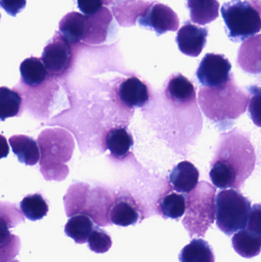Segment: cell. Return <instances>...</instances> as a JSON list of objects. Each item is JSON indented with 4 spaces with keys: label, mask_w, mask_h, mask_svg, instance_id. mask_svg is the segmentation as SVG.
Listing matches in <instances>:
<instances>
[{
    "label": "cell",
    "mask_w": 261,
    "mask_h": 262,
    "mask_svg": "<svg viewBox=\"0 0 261 262\" xmlns=\"http://www.w3.org/2000/svg\"><path fill=\"white\" fill-rule=\"evenodd\" d=\"M209 176L219 189H240L252 173L256 157L251 140L237 130L221 135Z\"/></svg>",
    "instance_id": "1"
},
{
    "label": "cell",
    "mask_w": 261,
    "mask_h": 262,
    "mask_svg": "<svg viewBox=\"0 0 261 262\" xmlns=\"http://www.w3.org/2000/svg\"><path fill=\"white\" fill-rule=\"evenodd\" d=\"M250 98L235 84L233 76L225 85L202 88L199 94L202 112L216 123L237 119L246 111Z\"/></svg>",
    "instance_id": "2"
},
{
    "label": "cell",
    "mask_w": 261,
    "mask_h": 262,
    "mask_svg": "<svg viewBox=\"0 0 261 262\" xmlns=\"http://www.w3.org/2000/svg\"><path fill=\"white\" fill-rule=\"evenodd\" d=\"M216 189L208 182L202 181L188 194L186 212L182 220L190 238L205 237L216 219Z\"/></svg>",
    "instance_id": "3"
},
{
    "label": "cell",
    "mask_w": 261,
    "mask_h": 262,
    "mask_svg": "<svg viewBox=\"0 0 261 262\" xmlns=\"http://www.w3.org/2000/svg\"><path fill=\"white\" fill-rule=\"evenodd\" d=\"M251 203L234 189H224L216 196V225L222 232L231 236L247 229Z\"/></svg>",
    "instance_id": "4"
},
{
    "label": "cell",
    "mask_w": 261,
    "mask_h": 262,
    "mask_svg": "<svg viewBox=\"0 0 261 262\" xmlns=\"http://www.w3.org/2000/svg\"><path fill=\"white\" fill-rule=\"evenodd\" d=\"M228 38L234 42L245 41L261 30V16L251 3L231 0L221 9Z\"/></svg>",
    "instance_id": "5"
},
{
    "label": "cell",
    "mask_w": 261,
    "mask_h": 262,
    "mask_svg": "<svg viewBox=\"0 0 261 262\" xmlns=\"http://www.w3.org/2000/svg\"><path fill=\"white\" fill-rule=\"evenodd\" d=\"M73 47L59 32H55L41 55V61L51 75L61 76L68 70L73 61Z\"/></svg>",
    "instance_id": "6"
},
{
    "label": "cell",
    "mask_w": 261,
    "mask_h": 262,
    "mask_svg": "<svg viewBox=\"0 0 261 262\" xmlns=\"http://www.w3.org/2000/svg\"><path fill=\"white\" fill-rule=\"evenodd\" d=\"M231 62L225 55L207 53L196 71L199 82L207 88L221 87L231 80Z\"/></svg>",
    "instance_id": "7"
},
{
    "label": "cell",
    "mask_w": 261,
    "mask_h": 262,
    "mask_svg": "<svg viewBox=\"0 0 261 262\" xmlns=\"http://www.w3.org/2000/svg\"><path fill=\"white\" fill-rule=\"evenodd\" d=\"M139 26L155 31L158 36L176 32L179 26L177 14L167 5L151 1L145 12L138 18Z\"/></svg>",
    "instance_id": "8"
},
{
    "label": "cell",
    "mask_w": 261,
    "mask_h": 262,
    "mask_svg": "<svg viewBox=\"0 0 261 262\" xmlns=\"http://www.w3.org/2000/svg\"><path fill=\"white\" fill-rule=\"evenodd\" d=\"M208 28H202L187 21L178 31L176 42L184 55L197 57L202 53L207 42Z\"/></svg>",
    "instance_id": "9"
},
{
    "label": "cell",
    "mask_w": 261,
    "mask_h": 262,
    "mask_svg": "<svg viewBox=\"0 0 261 262\" xmlns=\"http://www.w3.org/2000/svg\"><path fill=\"white\" fill-rule=\"evenodd\" d=\"M237 63L247 73L261 75V34L242 42L238 54Z\"/></svg>",
    "instance_id": "10"
},
{
    "label": "cell",
    "mask_w": 261,
    "mask_h": 262,
    "mask_svg": "<svg viewBox=\"0 0 261 262\" xmlns=\"http://www.w3.org/2000/svg\"><path fill=\"white\" fill-rule=\"evenodd\" d=\"M113 17L107 8L103 7L98 13L87 15L84 42L100 44L104 42L110 33Z\"/></svg>",
    "instance_id": "11"
},
{
    "label": "cell",
    "mask_w": 261,
    "mask_h": 262,
    "mask_svg": "<svg viewBox=\"0 0 261 262\" xmlns=\"http://www.w3.org/2000/svg\"><path fill=\"white\" fill-rule=\"evenodd\" d=\"M199 172L189 161H182L175 166L170 175V181L175 190L189 194L199 184Z\"/></svg>",
    "instance_id": "12"
},
{
    "label": "cell",
    "mask_w": 261,
    "mask_h": 262,
    "mask_svg": "<svg viewBox=\"0 0 261 262\" xmlns=\"http://www.w3.org/2000/svg\"><path fill=\"white\" fill-rule=\"evenodd\" d=\"M119 97L122 102L130 107H141L150 99L147 84L136 77L124 80L119 87Z\"/></svg>",
    "instance_id": "13"
},
{
    "label": "cell",
    "mask_w": 261,
    "mask_h": 262,
    "mask_svg": "<svg viewBox=\"0 0 261 262\" xmlns=\"http://www.w3.org/2000/svg\"><path fill=\"white\" fill-rule=\"evenodd\" d=\"M165 92L168 98L176 104H193L196 101V87L182 74H176L170 77Z\"/></svg>",
    "instance_id": "14"
},
{
    "label": "cell",
    "mask_w": 261,
    "mask_h": 262,
    "mask_svg": "<svg viewBox=\"0 0 261 262\" xmlns=\"http://www.w3.org/2000/svg\"><path fill=\"white\" fill-rule=\"evenodd\" d=\"M12 152L18 157V161L27 166H34L40 159L39 148L37 142L26 135H15L9 138Z\"/></svg>",
    "instance_id": "15"
},
{
    "label": "cell",
    "mask_w": 261,
    "mask_h": 262,
    "mask_svg": "<svg viewBox=\"0 0 261 262\" xmlns=\"http://www.w3.org/2000/svg\"><path fill=\"white\" fill-rule=\"evenodd\" d=\"M87 15L77 12H69L60 21V33L69 43L75 46L84 39Z\"/></svg>",
    "instance_id": "16"
},
{
    "label": "cell",
    "mask_w": 261,
    "mask_h": 262,
    "mask_svg": "<svg viewBox=\"0 0 261 262\" xmlns=\"http://www.w3.org/2000/svg\"><path fill=\"white\" fill-rule=\"evenodd\" d=\"M187 7L192 21L200 26L208 24L219 16L218 0H187Z\"/></svg>",
    "instance_id": "17"
},
{
    "label": "cell",
    "mask_w": 261,
    "mask_h": 262,
    "mask_svg": "<svg viewBox=\"0 0 261 262\" xmlns=\"http://www.w3.org/2000/svg\"><path fill=\"white\" fill-rule=\"evenodd\" d=\"M234 251L245 258L257 256L261 252V236L248 229L239 231L232 238Z\"/></svg>",
    "instance_id": "18"
},
{
    "label": "cell",
    "mask_w": 261,
    "mask_h": 262,
    "mask_svg": "<svg viewBox=\"0 0 261 262\" xmlns=\"http://www.w3.org/2000/svg\"><path fill=\"white\" fill-rule=\"evenodd\" d=\"M180 262H215L212 249L205 240L194 238L179 254Z\"/></svg>",
    "instance_id": "19"
},
{
    "label": "cell",
    "mask_w": 261,
    "mask_h": 262,
    "mask_svg": "<svg viewBox=\"0 0 261 262\" xmlns=\"http://www.w3.org/2000/svg\"><path fill=\"white\" fill-rule=\"evenodd\" d=\"M106 145L112 155L116 158H124L133 145V137L122 127L113 128L107 133Z\"/></svg>",
    "instance_id": "20"
},
{
    "label": "cell",
    "mask_w": 261,
    "mask_h": 262,
    "mask_svg": "<svg viewBox=\"0 0 261 262\" xmlns=\"http://www.w3.org/2000/svg\"><path fill=\"white\" fill-rule=\"evenodd\" d=\"M110 219L111 223L116 226L123 227L133 226L139 221V211L132 202L120 200L112 207Z\"/></svg>",
    "instance_id": "21"
},
{
    "label": "cell",
    "mask_w": 261,
    "mask_h": 262,
    "mask_svg": "<svg viewBox=\"0 0 261 262\" xmlns=\"http://www.w3.org/2000/svg\"><path fill=\"white\" fill-rule=\"evenodd\" d=\"M94 229L93 222L85 215L72 217L66 223L64 232L77 244H84Z\"/></svg>",
    "instance_id": "22"
},
{
    "label": "cell",
    "mask_w": 261,
    "mask_h": 262,
    "mask_svg": "<svg viewBox=\"0 0 261 262\" xmlns=\"http://www.w3.org/2000/svg\"><path fill=\"white\" fill-rule=\"evenodd\" d=\"M20 73L25 84L35 87L45 80L49 72L41 59L30 57L21 62Z\"/></svg>",
    "instance_id": "23"
},
{
    "label": "cell",
    "mask_w": 261,
    "mask_h": 262,
    "mask_svg": "<svg viewBox=\"0 0 261 262\" xmlns=\"http://www.w3.org/2000/svg\"><path fill=\"white\" fill-rule=\"evenodd\" d=\"M186 200L182 194L171 192L161 200L159 205V214L163 218L178 220L185 213Z\"/></svg>",
    "instance_id": "24"
},
{
    "label": "cell",
    "mask_w": 261,
    "mask_h": 262,
    "mask_svg": "<svg viewBox=\"0 0 261 262\" xmlns=\"http://www.w3.org/2000/svg\"><path fill=\"white\" fill-rule=\"evenodd\" d=\"M23 215L31 221L41 220L49 212V205L41 194H33L25 197L20 203Z\"/></svg>",
    "instance_id": "25"
},
{
    "label": "cell",
    "mask_w": 261,
    "mask_h": 262,
    "mask_svg": "<svg viewBox=\"0 0 261 262\" xmlns=\"http://www.w3.org/2000/svg\"><path fill=\"white\" fill-rule=\"evenodd\" d=\"M21 102L22 100L19 94L9 88L2 87L0 89V118L2 121L19 115Z\"/></svg>",
    "instance_id": "26"
},
{
    "label": "cell",
    "mask_w": 261,
    "mask_h": 262,
    "mask_svg": "<svg viewBox=\"0 0 261 262\" xmlns=\"http://www.w3.org/2000/svg\"><path fill=\"white\" fill-rule=\"evenodd\" d=\"M89 248L95 253L103 254L108 252L112 246L110 235L102 229L94 228L87 239Z\"/></svg>",
    "instance_id": "27"
},
{
    "label": "cell",
    "mask_w": 261,
    "mask_h": 262,
    "mask_svg": "<svg viewBox=\"0 0 261 262\" xmlns=\"http://www.w3.org/2000/svg\"><path fill=\"white\" fill-rule=\"evenodd\" d=\"M248 91L251 96L248 104L250 117L257 127H261V87L250 86Z\"/></svg>",
    "instance_id": "28"
},
{
    "label": "cell",
    "mask_w": 261,
    "mask_h": 262,
    "mask_svg": "<svg viewBox=\"0 0 261 262\" xmlns=\"http://www.w3.org/2000/svg\"><path fill=\"white\" fill-rule=\"evenodd\" d=\"M247 229L261 236V204H255L251 208Z\"/></svg>",
    "instance_id": "29"
},
{
    "label": "cell",
    "mask_w": 261,
    "mask_h": 262,
    "mask_svg": "<svg viewBox=\"0 0 261 262\" xmlns=\"http://www.w3.org/2000/svg\"><path fill=\"white\" fill-rule=\"evenodd\" d=\"M104 4V0H78V9L86 15L98 13Z\"/></svg>",
    "instance_id": "30"
},
{
    "label": "cell",
    "mask_w": 261,
    "mask_h": 262,
    "mask_svg": "<svg viewBox=\"0 0 261 262\" xmlns=\"http://www.w3.org/2000/svg\"><path fill=\"white\" fill-rule=\"evenodd\" d=\"M1 6L6 13L15 17L26 8V0H1Z\"/></svg>",
    "instance_id": "31"
},
{
    "label": "cell",
    "mask_w": 261,
    "mask_h": 262,
    "mask_svg": "<svg viewBox=\"0 0 261 262\" xmlns=\"http://www.w3.org/2000/svg\"><path fill=\"white\" fill-rule=\"evenodd\" d=\"M1 149H2V158L3 157H7L9 154V146L7 145V142H6V139L4 138L3 136L1 137Z\"/></svg>",
    "instance_id": "32"
},
{
    "label": "cell",
    "mask_w": 261,
    "mask_h": 262,
    "mask_svg": "<svg viewBox=\"0 0 261 262\" xmlns=\"http://www.w3.org/2000/svg\"><path fill=\"white\" fill-rule=\"evenodd\" d=\"M250 2L254 5L256 9H257L258 12H260L261 14V0H250Z\"/></svg>",
    "instance_id": "33"
},
{
    "label": "cell",
    "mask_w": 261,
    "mask_h": 262,
    "mask_svg": "<svg viewBox=\"0 0 261 262\" xmlns=\"http://www.w3.org/2000/svg\"><path fill=\"white\" fill-rule=\"evenodd\" d=\"M104 5H110L113 4L116 0H104Z\"/></svg>",
    "instance_id": "34"
}]
</instances>
